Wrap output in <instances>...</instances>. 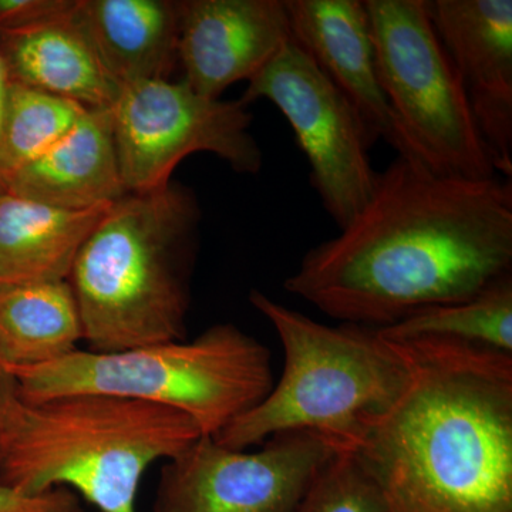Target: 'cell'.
Returning a JSON list of instances; mask_svg holds the SVG:
<instances>
[{
  "label": "cell",
  "mask_w": 512,
  "mask_h": 512,
  "mask_svg": "<svg viewBox=\"0 0 512 512\" xmlns=\"http://www.w3.org/2000/svg\"><path fill=\"white\" fill-rule=\"evenodd\" d=\"M512 275V181L431 173L396 157L363 210L309 249L286 292L342 323L386 328Z\"/></svg>",
  "instance_id": "cell-1"
},
{
  "label": "cell",
  "mask_w": 512,
  "mask_h": 512,
  "mask_svg": "<svg viewBox=\"0 0 512 512\" xmlns=\"http://www.w3.org/2000/svg\"><path fill=\"white\" fill-rule=\"evenodd\" d=\"M410 379L353 453L396 512H512V355L402 343Z\"/></svg>",
  "instance_id": "cell-2"
},
{
  "label": "cell",
  "mask_w": 512,
  "mask_h": 512,
  "mask_svg": "<svg viewBox=\"0 0 512 512\" xmlns=\"http://www.w3.org/2000/svg\"><path fill=\"white\" fill-rule=\"evenodd\" d=\"M198 224L197 198L180 185L111 204L67 278L87 350L116 353L187 339Z\"/></svg>",
  "instance_id": "cell-3"
},
{
  "label": "cell",
  "mask_w": 512,
  "mask_h": 512,
  "mask_svg": "<svg viewBox=\"0 0 512 512\" xmlns=\"http://www.w3.org/2000/svg\"><path fill=\"white\" fill-rule=\"evenodd\" d=\"M201 436L187 414L109 394L23 402L0 458V485L25 495L73 488L101 512H137L148 468Z\"/></svg>",
  "instance_id": "cell-4"
},
{
  "label": "cell",
  "mask_w": 512,
  "mask_h": 512,
  "mask_svg": "<svg viewBox=\"0 0 512 512\" xmlns=\"http://www.w3.org/2000/svg\"><path fill=\"white\" fill-rule=\"evenodd\" d=\"M249 302L281 340L284 373L258 406L214 439L247 450L275 434L312 430L339 450H355L409 383L410 360L402 343L370 326L323 325L256 289Z\"/></svg>",
  "instance_id": "cell-5"
},
{
  "label": "cell",
  "mask_w": 512,
  "mask_h": 512,
  "mask_svg": "<svg viewBox=\"0 0 512 512\" xmlns=\"http://www.w3.org/2000/svg\"><path fill=\"white\" fill-rule=\"evenodd\" d=\"M9 370L26 403L109 394L178 410L211 437L274 387L271 352L232 323H218L192 340L116 353L77 349L47 365Z\"/></svg>",
  "instance_id": "cell-6"
},
{
  "label": "cell",
  "mask_w": 512,
  "mask_h": 512,
  "mask_svg": "<svg viewBox=\"0 0 512 512\" xmlns=\"http://www.w3.org/2000/svg\"><path fill=\"white\" fill-rule=\"evenodd\" d=\"M365 5L397 156L446 177H497L456 67L434 28L429 0Z\"/></svg>",
  "instance_id": "cell-7"
},
{
  "label": "cell",
  "mask_w": 512,
  "mask_h": 512,
  "mask_svg": "<svg viewBox=\"0 0 512 512\" xmlns=\"http://www.w3.org/2000/svg\"><path fill=\"white\" fill-rule=\"evenodd\" d=\"M114 140L128 194L170 185L185 157L211 153L239 174H258L264 157L241 100L208 99L187 83L147 80L121 87L113 106Z\"/></svg>",
  "instance_id": "cell-8"
},
{
  "label": "cell",
  "mask_w": 512,
  "mask_h": 512,
  "mask_svg": "<svg viewBox=\"0 0 512 512\" xmlns=\"http://www.w3.org/2000/svg\"><path fill=\"white\" fill-rule=\"evenodd\" d=\"M268 100L284 114L308 158L309 180L323 208L342 229L375 190L372 140L349 100L293 40L242 94V103Z\"/></svg>",
  "instance_id": "cell-9"
},
{
  "label": "cell",
  "mask_w": 512,
  "mask_h": 512,
  "mask_svg": "<svg viewBox=\"0 0 512 512\" xmlns=\"http://www.w3.org/2000/svg\"><path fill=\"white\" fill-rule=\"evenodd\" d=\"M339 451L312 430L275 434L255 453L201 436L164 461L153 512H293Z\"/></svg>",
  "instance_id": "cell-10"
},
{
  "label": "cell",
  "mask_w": 512,
  "mask_h": 512,
  "mask_svg": "<svg viewBox=\"0 0 512 512\" xmlns=\"http://www.w3.org/2000/svg\"><path fill=\"white\" fill-rule=\"evenodd\" d=\"M498 175L512 177V2L429 0Z\"/></svg>",
  "instance_id": "cell-11"
},
{
  "label": "cell",
  "mask_w": 512,
  "mask_h": 512,
  "mask_svg": "<svg viewBox=\"0 0 512 512\" xmlns=\"http://www.w3.org/2000/svg\"><path fill=\"white\" fill-rule=\"evenodd\" d=\"M291 40L285 0H185L178 40L183 82L221 99L232 84L251 82Z\"/></svg>",
  "instance_id": "cell-12"
},
{
  "label": "cell",
  "mask_w": 512,
  "mask_h": 512,
  "mask_svg": "<svg viewBox=\"0 0 512 512\" xmlns=\"http://www.w3.org/2000/svg\"><path fill=\"white\" fill-rule=\"evenodd\" d=\"M285 3L293 42L349 100L373 146L383 138L396 150V130L377 72L365 0Z\"/></svg>",
  "instance_id": "cell-13"
},
{
  "label": "cell",
  "mask_w": 512,
  "mask_h": 512,
  "mask_svg": "<svg viewBox=\"0 0 512 512\" xmlns=\"http://www.w3.org/2000/svg\"><path fill=\"white\" fill-rule=\"evenodd\" d=\"M62 210L83 211L127 195L111 109L87 110L47 153L16 171L6 191Z\"/></svg>",
  "instance_id": "cell-14"
},
{
  "label": "cell",
  "mask_w": 512,
  "mask_h": 512,
  "mask_svg": "<svg viewBox=\"0 0 512 512\" xmlns=\"http://www.w3.org/2000/svg\"><path fill=\"white\" fill-rule=\"evenodd\" d=\"M77 2L60 18L0 32V50L13 82L89 110L111 109L121 86L107 72L80 22Z\"/></svg>",
  "instance_id": "cell-15"
},
{
  "label": "cell",
  "mask_w": 512,
  "mask_h": 512,
  "mask_svg": "<svg viewBox=\"0 0 512 512\" xmlns=\"http://www.w3.org/2000/svg\"><path fill=\"white\" fill-rule=\"evenodd\" d=\"M183 2L79 0L77 16L121 87L170 80L178 64Z\"/></svg>",
  "instance_id": "cell-16"
},
{
  "label": "cell",
  "mask_w": 512,
  "mask_h": 512,
  "mask_svg": "<svg viewBox=\"0 0 512 512\" xmlns=\"http://www.w3.org/2000/svg\"><path fill=\"white\" fill-rule=\"evenodd\" d=\"M110 207L62 210L0 192V284L67 281L80 248Z\"/></svg>",
  "instance_id": "cell-17"
},
{
  "label": "cell",
  "mask_w": 512,
  "mask_h": 512,
  "mask_svg": "<svg viewBox=\"0 0 512 512\" xmlns=\"http://www.w3.org/2000/svg\"><path fill=\"white\" fill-rule=\"evenodd\" d=\"M79 306L69 281L0 284V362L9 369L47 365L79 349Z\"/></svg>",
  "instance_id": "cell-18"
},
{
  "label": "cell",
  "mask_w": 512,
  "mask_h": 512,
  "mask_svg": "<svg viewBox=\"0 0 512 512\" xmlns=\"http://www.w3.org/2000/svg\"><path fill=\"white\" fill-rule=\"evenodd\" d=\"M377 329L390 342L450 340L512 355V275L467 301L421 309Z\"/></svg>",
  "instance_id": "cell-19"
},
{
  "label": "cell",
  "mask_w": 512,
  "mask_h": 512,
  "mask_svg": "<svg viewBox=\"0 0 512 512\" xmlns=\"http://www.w3.org/2000/svg\"><path fill=\"white\" fill-rule=\"evenodd\" d=\"M87 110L76 101L12 80L3 133L5 191L9 178L16 171L33 163L59 143Z\"/></svg>",
  "instance_id": "cell-20"
},
{
  "label": "cell",
  "mask_w": 512,
  "mask_h": 512,
  "mask_svg": "<svg viewBox=\"0 0 512 512\" xmlns=\"http://www.w3.org/2000/svg\"><path fill=\"white\" fill-rule=\"evenodd\" d=\"M293 512H396L375 474L350 450L320 470Z\"/></svg>",
  "instance_id": "cell-21"
},
{
  "label": "cell",
  "mask_w": 512,
  "mask_h": 512,
  "mask_svg": "<svg viewBox=\"0 0 512 512\" xmlns=\"http://www.w3.org/2000/svg\"><path fill=\"white\" fill-rule=\"evenodd\" d=\"M77 0H0V32L26 28L72 12Z\"/></svg>",
  "instance_id": "cell-22"
},
{
  "label": "cell",
  "mask_w": 512,
  "mask_h": 512,
  "mask_svg": "<svg viewBox=\"0 0 512 512\" xmlns=\"http://www.w3.org/2000/svg\"><path fill=\"white\" fill-rule=\"evenodd\" d=\"M79 507L76 495L67 488L46 494L25 495L0 485V512H66Z\"/></svg>",
  "instance_id": "cell-23"
},
{
  "label": "cell",
  "mask_w": 512,
  "mask_h": 512,
  "mask_svg": "<svg viewBox=\"0 0 512 512\" xmlns=\"http://www.w3.org/2000/svg\"><path fill=\"white\" fill-rule=\"evenodd\" d=\"M22 403L18 380L8 367L0 362V458Z\"/></svg>",
  "instance_id": "cell-24"
},
{
  "label": "cell",
  "mask_w": 512,
  "mask_h": 512,
  "mask_svg": "<svg viewBox=\"0 0 512 512\" xmlns=\"http://www.w3.org/2000/svg\"><path fill=\"white\" fill-rule=\"evenodd\" d=\"M10 84H12V79H10L5 57H3L2 50H0V192H5V177H3V133H5Z\"/></svg>",
  "instance_id": "cell-25"
},
{
  "label": "cell",
  "mask_w": 512,
  "mask_h": 512,
  "mask_svg": "<svg viewBox=\"0 0 512 512\" xmlns=\"http://www.w3.org/2000/svg\"><path fill=\"white\" fill-rule=\"evenodd\" d=\"M66 512H83V511H82V508H80V505H79V507L73 508V510L66 511Z\"/></svg>",
  "instance_id": "cell-26"
}]
</instances>
